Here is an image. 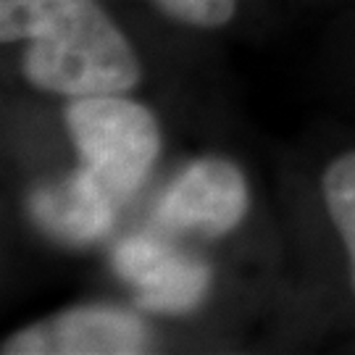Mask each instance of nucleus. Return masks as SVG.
Wrapping results in <instances>:
<instances>
[{
	"label": "nucleus",
	"instance_id": "7ed1b4c3",
	"mask_svg": "<svg viewBox=\"0 0 355 355\" xmlns=\"http://www.w3.org/2000/svg\"><path fill=\"white\" fill-rule=\"evenodd\" d=\"M153 334L145 321L114 305H79L13 331L3 355H137Z\"/></svg>",
	"mask_w": 355,
	"mask_h": 355
},
{
	"label": "nucleus",
	"instance_id": "20e7f679",
	"mask_svg": "<svg viewBox=\"0 0 355 355\" xmlns=\"http://www.w3.org/2000/svg\"><path fill=\"white\" fill-rule=\"evenodd\" d=\"M114 271L137 292V305L182 316L205 300L214 271L200 258L179 253L153 237H127L114 248Z\"/></svg>",
	"mask_w": 355,
	"mask_h": 355
},
{
	"label": "nucleus",
	"instance_id": "39448f33",
	"mask_svg": "<svg viewBox=\"0 0 355 355\" xmlns=\"http://www.w3.org/2000/svg\"><path fill=\"white\" fill-rule=\"evenodd\" d=\"M248 205L250 192L240 166L218 155H205L174 179L155 208V218L166 229H195L218 237L240 224Z\"/></svg>",
	"mask_w": 355,
	"mask_h": 355
},
{
	"label": "nucleus",
	"instance_id": "423d86ee",
	"mask_svg": "<svg viewBox=\"0 0 355 355\" xmlns=\"http://www.w3.org/2000/svg\"><path fill=\"white\" fill-rule=\"evenodd\" d=\"M121 205L76 168L61 182L42 184L29 195V216L45 234L69 245H89L105 237Z\"/></svg>",
	"mask_w": 355,
	"mask_h": 355
},
{
	"label": "nucleus",
	"instance_id": "f03ea898",
	"mask_svg": "<svg viewBox=\"0 0 355 355\" xmlns=\"http://www.w3.org/2000/svg\"><path fill=\"white\" fill-rule=\"evenodd\" d=\"M66 129L79 153V168L119 205L145 184L161 153V127L153 111L124 92L71 98Z\"/></svg>",
	"mask_w": 355,
	"mask_h": 355
},
{
	"label": "nucleus",
	"instance_id": "f257e3e1",
	"mask_svg": "<svg viewBox=\"0 0 355 355\" xmlns=\"http://www.w3.org/2000/svg\"><path fill=\"white\" fill-rule=\"evenodd\" d=\"M0 40L29 42L21 71L42 92L108 95L142 79L132 42L98 0H0Z\"/></svg>",
	"mask_w": 355,
	"mask_h": 355
},
{
	"label": "nucleus",
	"instance_id": "6e6552de",
	"mask_svg": "<svg viewBox=\"0 0 355 355\" xmlns=\"http://www.w3.org/2000/svg\"><path fill=\"white\" fill-rule=\"evenodd\" d=\"M155 3L171 19L203 29L229 24L237 11V0H155Z\"/></svg>",
	"mask_w": 355,
	"mask_h": 355
},
{
	"label": "nucleus",
	"instance_id": "0eeeda50",
	"mask_svg": "<svg viewBox=\"0 0 355 355\" xmlns=\"http://www.w3.org/2000/svg\"><path fill=\"white\" fill-rule=\"evenodd\" d=\"M324 203L350 258V279L355 290V150L334 158L321 177Z\"/></svg>",
	"mask_w": 355,
	"mask_h": 355
}]
</instances>
